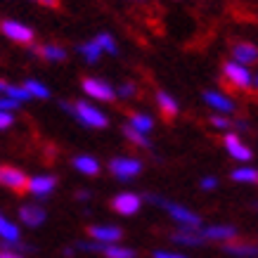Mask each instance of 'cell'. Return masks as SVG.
<instances>
[{
  "mask_svg": "<svg viewBox=\"0 0 258 258\" xmlns=\"http://www.w3.org/2000/svg\"><path fill=\"white\" fill-rule=\"evenodd\" d=\"M62 109L67 111V114H71V116L76 118L81 125H86V128H97V131H102V128H107L109 125V118H107V114L100 109V107H93V102H62Z\"/></svg>",
  "mask_w": 258,
  "mask_h": 258,
  "instance_id": "6da1fadb",
  "label": "cell"
},
{
  "mask_svg": "<svg viewBox=\"0 0 258 258\" xmlns=\"http://www.w3.org/2000/svg\"><path fill=\"white\" fill-rule=\"evenodd\" d=\"M147 199L152 204L161 206V209L171 216V220H175L180 227H187V230H199V227H202V216L195 213L192 209H187V206L175 204V202H166V199H161L159 195H147Z\"/></svg>",
  "mask_w": 258,
  "mask_h": 258,
  "instance_id": "7a4b0ae2",
  "label": "cell"
},
{
  "mask_svg": "<svg viewBox=\"0 0 258 258\" xmlns=\"http://www.w3.org/2000/svg\"><path fill=\"white\" fill-rule=\"evenodd\" d=\"M79 251H90V253H102L104 258H135V249L123 246V244H97L93 239H83L76 244Z\"/></svg>",
  "mask_w": 258,
  "mask_h": 258,
  "instance_id": "3957f363",
  "label": "cell"
},
{
  "mask_svg": "<svg viewBox=\"0 0 258 258\" xmlns=\"http://www.w3.org/2000/svg\"><path fill=\"white\" fill-rule=\"evenodd\" d=\"M223 79L235 90H249V88H253V74H251V69L244 67V64L232 62V59L223 64Z\"/></svg>",
  "mask_w": 258,
  "mask_h": 258,
  "instance_id": "277c9868",
  "label": "cell"
},
{
  "mask_svg": "<svg viewBox=\"0 0 258 258\" xmlns=\"http://www.w3.org/2000/svg\"><path fill=\"white\" fill-rule=\"evenodd\" d=\"M109 173L121 182H131L142 173V161L135 157H114L109 161Z\"/></svg>",
  "mask_w": 258,
  "mask_h": 258,
  "instance_id": "5b68a950",
  "label": "cell"
},
{
  "mask_svg": "<svg viewBox=\"0 0 258 258\" xmlns=\"http://www.w3.org/2000/svg\"><path fill=\"white\" fill-rule=\"evenodd\" d=\"M81 88H83V93L93 102L116 100V88H111V83H107V81H102V79H95V76H86V79L81 81Z\"/></svg>",
  "mask_w": 258,
  "mask_h": 258,
  "instance_id": "8992f818",
  "label": "cell"
},
{
  "mask_svg": "<svg viewBox=\"0 0 258 258\" xmlns=\"http://www.w3.org/2000/svg\"><path fill=\"white\" fill-rule=\"evenodd\" d=\"M0 31H3L5 38H10L17 45H31L33 40H36V31H33L31 26H26L22 22H15V19L0 22Z\"/></svg>",
  "mask_w": 258,
  "mask_h": 258,
  "instance_id": "52a82bcc",
  "label": "cell"
},
{
  "mask_svg": "<svg viewBox=\"0 0 258 258\" xmlns=\"http://www.w3.org/2000/svg\"><path fill=\"white\" fill-rule=\"evenodd\" d=\"M0 187L12 189V192H26L29 175L17 166H0Z\"/></svg>",
  "mask_w": 258,
  "mask_h": 258,
  "instance_id": "ba28073f",
  "label": "cell"
},
{
  "mask_svg": "<svg viewBox=\"0 0 258 258\" xmlns=\"http://www.w3.org/2000/svg\"><path fill=\"white\" fill-rule=\"evenodd\" d=\"M55 187H57L55 175L43 173V175H33V178H29V187H26V192H29L36 202H45L47 197L55 192Z\"/></svg>",
  "mask_w": 258,
  "mask_h": 258,
  "instance_id": "9c48e42d",
  "label": "cell"
},
{
  "mask_svg": "<svg viewBox=\"0 0 258 258\" xmlns=\"http://www.w3.org/2000/svg\"><path fill=\"white\" fill-rule=\"evenodd\" d=\"M140 206H142V197L135 195V192H121V195H116L114 199H111V209H114V213L125 216V218L135 216V213L140 211Z\"/></svg>",
  "mask_w": 258,
  "mask_h": 258,
  "instance_id": "30bf717a",
  "label": "cell"
},
{
  "mask_svg": "<svg viewBox=\"0 0 258 258\" xmlns=\"http://www.w3.org/2000/svg\"><path fill=\"white\" fill-rule=\"evenodd\" d=\"M17 218H19V223L26 225V227H40L47 220V211L36 202L33 204H22V206L17 209Z\"/></svg>",
  "mask_w": 258,
  "mask_h": 258,
  "instance_id": "8fae6325",
  "label": "cell"
},
{
  "mask_svg": "<svg viewBox=\"0 0 258 258\" xmlns=\"http://www.w3.org/2000/svg\"><path fill=\"white\" fill-rule=\"evenodd\" d=\"M199 232L206 242H218V244H230L235 242L239 230L235 225H206V227H199Z\"/></svg>",
  "mask_w": 258,
  "mask_h": 258,
  "instance_id": "7c38bea8",
  "label": "cell"
},
{
  "mask_svg": "<svg viewBox=\"0 0 258 258\" xmlns=\"http://www.w3.org/2000/svg\"><path fill=\"white\" fill-rule=\"evenodd\" d=\"M88 239H93L97 244H118L123 239V230L118 225H90Z\"/></svg>",
  "mask_w": 258,
  "mask_h": 258,
  "instance_id": "4fadbf2b",
  "label": "cell"
},
{
  "mask_svg": "<svg viewBox=\"0 0 258 258\" xmlns=\"http://www.w3.org/2000/svg\"><path fill=\"white\" fill-rule=\"evenodd\" d=\"M223 145H225L227 154L235 159V161H242L244 166H246L251 159H253V152H251V147H249V145H244V142L239 140V135H237V133H225V138H223Z\"/></svg>",
  "mask_w": 258,
  "mask_h": 258,
  "instance_id": "5bb4252c",
  "label": "cell"
},
{
  "mask_svg": "<svg viewBox=\"0 0 258 258\" xmlns=\"http://www.w3.org/2000/svg\"><path fill=\"white\" fill-rule=\"evenodd\" d=\"M204 102L211 107V109H216L218 114H223V116H230V114H235L237 111V104L227 95L218 93V90H206V93L202 95Z\"/></svg>",
  "mask_w": 258,
  "mask_h": 258,
  "instance_id": "9a60e30c",
  "label": "cell"
},
{
  "mask_svg": "<svg viewBox=\"0 0 258 258\" xmlns=\"http://www.w3.org/2000/svg\"><path fill=\"white\" fill-rule=\"evenodd\" d=\"M232 62L244 64V67L258 64V47L253 43H235V47H232Z\"/></svg>",
  "mask_w": 258,
  "mask_h": 258,
  "instance_id": "2e32d148",
  "label": "cell"
},
{
  "mask_svg": "<svg viewBox=\"0 0 258 258\" xmlns=\"http://www.w3.org/2000/svg\"><path fill=\"white\" fill-rule=\"evenodd\" d=\"M0 242H8V244L22 242V227H19V223L10 220L3 211H0Z\"/></svg>",
  "mask_w": 258,
  "mask_h": 258,
  "instance_id": "e0dca14e",
  "label": "cell"
},
{
  "mask_svg": "<svg viewBox=\"0 0 258 258\" xmlns=\"http://www.w3.org/2000/svg\"><path fill=\"white\" fill-rule=\"evenodd\" d=\"M171 239L175 244H182V246H204L206 244L199 230H187V227H178L171 235Z\"/></svg>",
  "mask_w": 258,
  "mask_h": 258,
  "instance_id": "ac0fdd59",
  "label": "cell"
},
{
  "mask_svg": "<svg viewBox=\"0 0 258 258\" xmlns=\"http://www.w3.org/2000/svg\"><path fill=\"white\" fill-rule=\"evenodd\" d=\"M223 251L232 258H258V244H249V242L223 244Z\"/></svg>",
  "mask_w": 258,
  "mask_h": 258,
  "instance_id": "d6986e66",
  "label": "cell"
},
{
  "mask_svg": "<svg viewBox=\"0 0 258 258\" xmlns=\"http://www.w3.org/2000/svg\"><path fill=\"white\" fill-rule=\"evenodd\" d=\"M154 100H157L159 111H161L166 118H175V116H178L180 104H178V100H175L171 93H166V90H157Z\"/></svg>",
  "mask_w": 258,
  "mask_h": 258,
  "instance_id": "ffe728a7",
  "label": "cell"
},
{
  "mask_svg": "<svg viewBox=\"0 0 258 258\" xmlns=\"http://www.w3.org/2000/svg\"><path fill=\"white\" fill-rule=\"evenodd\" d=\"M33 52L50 64L64 62V59H67V47L55 45V43H45V45H40V47H33Z\"/></svg>",
  "mask_w": 258,
  "mask_h": 258,
  "instance_id": "44dd1931",
  "label": "cell"
},
{
  "mask_svg": "<svg viewBox=\"0 0 258 258\" xmlns=\"http://www.w3.org/2000/svg\"><path fill=\"white\" fill-rule=\"evenodd\" d=\"M71 166H74L81 175H90V178L100 173V161L95 157H90V154H76V157L71 159Z\"/></svg>",
  "mask_w": 258,
  "mask_h": 258,
  "instance_id": "7402d4cb",
  "label": "cell"
},
{
  "mask_svg": "<svg viewBox=\"0 0 258 258\" xmlns=\"http://www.w3.org/2000/svg\"><path fill=\"white\" fill-rule=\"evenodd\" d=\"M0 95H5V97L19 102V104H24V102L31 100V95L26 93V88H24V86H15V83H8L5 79H0Z\"/></svg>",
  "mask_w": 258,
  "mask_h": 258,
  "instance_id": "603a6c76",
  "label": "cell"
},
{
  "mask_svg": "<svg viewBox=\"0 0 258 258\" xmlns=\"http://www.w3.org/2000/svg\"><path fill=\"white\" fill-rule=\"evenodd\" d=\"M230 180L232 182H239V185H258V168L253 166H239L230 173Z\"/></svg>",
  "mask_w": 258,
  "mask_h": 258,
  "instance_id": "cb8c5ba5",
  "label": "cell"
},
{
  "mask_svg": "<svg viewBox=\"0 0 258 258\" xmlns=\"http://www.w3.org/2000/svg\"><path fill=\"white\" fill-rule=\"evenodd\" d=\"M128 125L135 128V131H140V133L149 135L152 133V128H154V118L149 116V114H142V111H131V116H128Z\"/></svg>",
  "mask_w": 258,
  "mask_h": 258,
  "instance_id": "d4e9b609",
  "label": "cell"
},
{
  "mask_svg": "<svg viewBox=\"0 0 258 258\" xmlns=\"http://www.w3.org/2000/svg\"><path fill=\"white\" fill-rule=\"evenodd\" d=\"M123 138L131 142V145H135V147H140V149H149V147H152V140H149V135L140 133V131H135V128H131L128 123L123 125Z\"/></svg>",
  "mask_w": 258,
  "mask_h": 258,
  "instance_id": "484cf974",
  "label": "cell"
},
{
  "mask_svg": "<svg viewBox=\"0 0 258 258\" xmlns=\"http://www.w3.org/2000/svg\"><path fill=\"white\" fill-rule=\"evenodd\" d=\"M79 55L83 57L88 64H97V62H100V57L104 55V52L100 50V45H97L95 40H88V43H81V45H79Z\"/></svg>",
  "mask_w": 258,
  "mask_h": 258,
  "instance_id": "4316f807",
  "label": "cell"
},
{
  "mask_svg": "<svg viewBox=\"0 0 258 258\" xmlns=\"http://www.w3.org/2000/svg\"><path fill=\"white\" fill-rule=\"evenodd\" d=\"M24 88H26V93L31 95V100H47L50 97V88L36 79H29L24 83Z\"/></svg>",
  "mask_w": 258,
  "mask_h": 258,
  "instance_id": "83f0119b",
  "label": "cell"
},
{
  "mask_svg": "<svg viewBox=\"0 0 258 258\" xmlns=\"http://www.w3.org/2000/svg\"><path fill=\"white\" fill-rule=\"evenodd\" d=\"M93 40L100 45L102 52H107V55H116V52H118V45H116V40H114V36H111V33H97Z\"/></svg>",
  "mask_w": 258,
  "mask_h": 258,
  "instance_id": "f1b7e54d",
  "label": "cell"
},
{
  "mask_svg": "<svg viewBox=\"0 0 258 258\" xmlns=\"http://www.w3.org/2000/svg\"><path fill=\"white\" fill-rule=\"evenodd\" d=\"M209 123H211L216 131H225V133H230V128H232L230 116H223V114H213V116L209 118Z\"/></svg>",
  "mask_w": 258,
  "mask_h": 258,
  "instance_id": "f546056e",
  "label": "cell"
},
{
  "mask_svg": "<svg viewBox=\"0 0 258 258\" xmlns=\"http://www.w3.org/2000/svg\"><path fill=\"white\" fill-rule=\"evenodd\" d=\"M135 95H138V86L135 83H121L116 88V97H121V100H131Z\"/></svg>",
  "mask_w": 258,
  "mask_h": 258,
  "instance_id": "4dcf8cb0",
  "label": "cell"
},
{
  "mask_svg": "<svg viewBox=\"0 0 258 258\" xmlns=\"http://www.w3.org/2000/svg\"><path fill=\"white\" fill-rule=\"evenodd\" d=\"M0 258H26V256L17 251V246H15V244L0 242Z\"/></svg>",
  "mask_w": 258,
  "mask_h": 258,
  "instance_id": "1f68e13d",
  "label": "cell"
},
{
  "mask_svg": "<svg viewBox=\"0 0 258 258\" xmlns=\"http://www.w3.org/2000/svg\"><path fill=\"white\" fill-rule=\"evenodd\" d=\"M19 107H22L19 102L10 100V97H5V95H0V111H12V114H15Z\"/></svg>",
  "mask_w": 258,
  "mask_h": 258,
  "instance_id": "d6a6232c",
  "label": "cell"
},
{
  "mask_svg": "<svg viewBox=\"0 0 258 258\" xmlns=\"http://www.w3.org/2000/svg\"><path fill=\"white\" fill-rule=\"evenodd\" d=\"M199 187H202L204 192H211V189L218 187V178H213V175H204V178L199 180Z\"/></svg>",
  "mask_w": 258,
  "mask_h": 258,
  "instance_id": "836d02e7",
  "label": "cell"
},
{
  "mask_svg": "<svg viewBox=\"0 0 258 258\" xmlns=\"http://www.w3.org/2000/svg\"><path fill=\"white\" fill-rule=\"evenodd\" d=\"M15 125V114L12 111H0V131H8Z\"/></svg>",
  "mask_w": 258,
  "mask_h": 258,
  "instance_id": "e575fe53",
  "label": "cell"
},
{
  "mask_svg": "<svg viewBox=\"0 0 258 258\" xmlns=\"http://www.w3.org/2000/svg\"><path fill=\"white\" fill-rule=\"evenodd\" d=\"M154 258H187V256H185V253H175V251L159 249V251H154Z\"/></svg>",
  "mask_w": 258,
  "mask_h": 258,
  "instance_id": "d590c367",
  "label": "cell"
},
{
  "mask_svg": "<svg viewBox=\"0 0 258 258\" xmlns=\"http://www.w3.org/2000/svg\"><path fill=\"white\" fill-rule=\"evenodd\" d=\"M232 128H235V131H239V133H242V131H246V128H249V123H246L244 118H237V121H232Z\"/></svg>",
  "mask_w": 258,
  "mask_h": 258,
  "instance_id": "8d00e7d4",
  "label": "cell"
},
{
  "mask_svg": "<svg viewBox=\"0 0 258 258\" xmlns=\"http://www.w3.org/2000/svg\"><path fill=\"white\" fill-rule=\"evenodd\" d=\"M33 3H38V5H45V8H57V5H59V0H33Z\"/></svg>",
  "mask_w": 258,
  "mask_h": 258,
  "instance_id": "74e56055",
  "label": "cell"
},
{
  "mask_svg": "<svg viewBox=\"0 0 258 258\" xmlns=\"http://www.w3.org/2000/svg\"><path fill=\"white\" fill-rule=\"evenodd\" d=\"M76 199H79V202H88V199H90V192H88V189H79V192H76Z\"/></svg>",
  "mask_w": 258,
  "mask_h": 258,
  "instance_id": "f35d334b",
  "label": "cell"
},
{
  "mask_svg": "<svg viewBox=\"0 0 258 258\" xmlns=\"http://www.w3.org/2000/svg\"><path fill=\"white\" fill-rule=\"evenodd\" d=\"M74 251H76V246H67V249H64L62 253H64L67 258H71V256H74Z\"/></svg>",
  "mask_w": 258,
  "mask_h": 258,
  "instance_id": "ab89813d",
  "label": "cell"
},
{
  "mask_svg": "<svg viewBox=\"0 0 258 258\" xmlns=\"http://www.w3.org/2000/svg\"><path fill=\"white\" fill-rule=\"evenodd\" d=\"M253 88L258 90V76H253Z\"/></svg>",
  "mask_w": 258,
  "mask_h": 258,
  "instance_id": "60d3db41",
  "label": "cell"
},
{
  "mask_svg": "<svg viewBox=\"0 0 258 258\" xmlns=\"http://www.w3.org/2000/svg\"><path fill=\"white\" fill-rule=\"evenodd\" d=\"M133 3H142V0H133Z\"/></svg>",
  "mask_w": 258,
  "mask_h": 258,
  "instance_id": "b9f144b4",
  "label": "cell"
}]
</instances>
